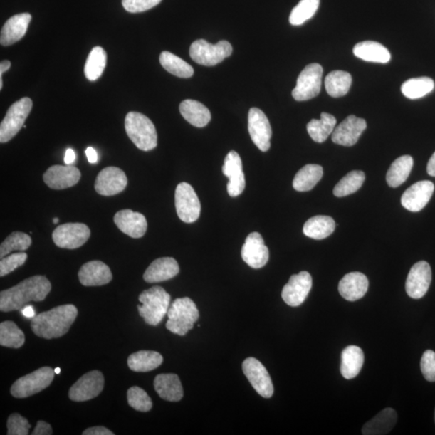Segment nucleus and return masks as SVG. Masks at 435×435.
<instances>
[{"label": "nucleus", "mask_w": 435, "mask_h": 435, "mask_svg": "<svg viewBox=\"0 0 435 435\" xmlns=\"http://www.w3.org/2000/svg\"><path fill=\"white\" fill-rule=\"evenodd\" d=\"M78 309L72 304L57 306L33 318L31 327L36 335L51 340L60 338L69 332L78 316Z\"/></svg>", "instance_id": "f03ea898"}, {"label": "nucleus", "mask_w": 435, "mask_h": 435, "mask_svg": "<svg viewBox=\"0 0 435 435\" xmlns=\"http://www.w3.org/2000/svg\"><path fill=\"white\" fill-rule=\"evenodd\" d=\"M90 236L88 226L81 223H68L58 226L53 232V241L58 247L76 249L88 242Z\"/></svg>", "instance_id": "9b49d317"}, {"label": "nucleus", "mask_w": 435, "mask_h": 435, "mask_svg": "<svg viewBox=\"0 0 435 435\" xmlns=\"http://www.w3.org/2000/svg\"><path fill=\"white\" fill-rule=\"evenodd\" d=\"M22 314L26 318H34L36 312L32 305H26L22 310Z\"/></svg>", "instance_id": "bf43d9fd"}, {"label": "nucleus", "mask_w": 435, "mask_h": 435, "mask_svg": "<svg viewBox=\"0 0 435 435\" xmlns=\"http://www.w3.org/2000/svg\"><path fill=\"white\" fill-rule=\"evenodd\" d=\"M365 180V175L362 171H352L340 181L334 188V194L336 197L342 198L357 192Z\"/></svg>", "instance_id": "37998d69"}, {"label": "nucleus", "mask_w": 435, "mask_h": 435, "mask_svg": "<svg viewBox=\"0 0 435 435\" xmlns=\"http://www.w3.org/2000/svg\"><path fill=\"white\" fill-rule=\"evenodd\" d=\"M434 192V183L421 181L408 188L402 197V205L407 210L419 212L424 209L431 200Z\"/></svg>", "instance_id": "6ab92c4d"}, {"label": "nucleus", "mask_w": 435, "mask_h": 435, "mask_svg": "<svg viewBox=\"0 0 435 435\" xmlns=\"http://www.w3.org/2000/svg\"><path fill=\"white\" fill-rule=\"evenodd\" d=\"M397 414L392 408H386L363 426L364 435H383L389 434L397 424Z\"/></svg>", "instance_id": "c85d7f7f"}, {"label": "nucleus", "mask_w": 435, "mask_h": 435, "mask_svg": "<svg viewBox=\"0 0 435 435\" xmlns=\"http://www.w3.org/2000/svg\"><path fill=\"white\" fill-rule=\"evenodd\" d=\"M323 175V169L318 164H306L300 169L293 181V187L299 192L311 191Z\"/></svg>", "instance_id": "473e14b6"}, {"label": "nucleus", "mask_w": 435, "mask_h": 435, "mask_svg": "<svg viewBox=\"0 0 435 435\" xmlns=\"http://www.w3.org/2000/svg\"><path fill=\"white\" fill-rule=\"evenodd\" d=\"M432 273L430 265L426 261H419L410 269L406 283L408 295L419 299L426 295L430 288Z\"/></svg>", "instance_id": "2eb2a0df"}, {"label": "nucleus", "mask_w": 435, "mask_h": 435, "mask_svg": "<svg viewBox=\"0 0 435 435\" xmlns=\"http://www.w3.org/2000/svg\"><path fill=\"white\" fill-rule=\"evenodd\" d=\"M163 362L160 353L153 351H140L130 355L127 359L128 367L137 372H147L154 370Z\"/></svg>", "instance_id": "f704fd0d"}, {"label": "nucleus", "mask_w": 435, "mask_h": 435, "mask_svg": "<svg viewBox=\"0 0 435 435\" xmlns=\"http://www.w3.org/2000/svg\"><path fill=\"white\" fill-rule=\"evenodd\" d=\"M78 278L84 286H101L112 280L111 269L100 261L84 263L78 272Z\"/></svg>", "instance_id": "b1692460"}, {"label": "nucleus", "mask_w": 435, "mask_h": 435, "mask_svg": "<svg viewBox=\"0 0 435 435\" xmlns=\"http://www.w3.org/2000/svg\"><path fill=\"white\" fill-rule=\"evenodd\" d=\"M75 152L71 149L67 150L65 156V163L71 164L75 161Z\"/></svg>", "instance_id": "4d7b16f0"}, {"label": "nucleus", "mask_w": 435, "mask_h": 435, "mask_svg": "<svg viewBox=\"0 0 435 435\" xmlns=\"http://www.w3.org/2000/svg\"><path fill=\"white\" fill-rule=\"evenodd\" d=\"M320 0H301L291 11L290 23L292 26H302L311 19L320 7Z\"/></svg>", "instance_id": "c03bdc74"}, {"label": "nucleus", "mask_w": 435, "mask_h": 435, "mask_svg": "<svg viewBox=\"0 0 435 435\" xmlns=\"http://www.w3.org/2000/svg\"><path fill=\"white\" fill-rule=\"evenodd\" d=\"M28 259L26 253H17L5 256L0 261V277L3 278L23 265Z\"/></svg>", "instance_id": "de8ad7c7"}, {"label": "nucleus", "mask_w": 435, "mask_h": 435, "mask_svg": "<svg viewBox=\"0 0 435 435\" xmlns=\"http://www.w3.org/2000/svg\"><path fill=\"white\" fill-rule=\"evenodd\" d=\"M53 434L51 426L44 421H38L32 434L33 435H51Z\"/></svg>", "instance_id": "603ef678"}, {"label": "nucleus", "mask_w": 435, "mask_h": 435, "mask_svg": "<svg viewBox=\"0 0 435 435\" xmlns=\"http://www.w3.org/2000/svg\"><path fill=\"white\" fill-rule=\"evenodd\" d=\"M171 297L161 286H153L140 294L139 301L142 305L137 308L140 316L147 324L157 326L168 313Z\"/></svg>", "instance_id": "7ed1b4c3"}, {"label": "nucleus", "mask_w": 435, "mask_h": 435, "mask_svg": "<svg viewBox=\"0 0 435 435\" xmlns=\"http://www.w3.org/2000/svg\"><path fill=\"white\" fill-rule=\"evenodd\" d=\"M107 59V53L100 46H96L90 51L84 69L85 76L89 81H96L102 76Z\"/></svg>", "instance_id": "58836bf2"}, {"label": "nucleus", "mask_w": 435, "mask_h": 435, "mask_svg": "<svg viewBox=\"0 0 435 435\" xmlns=\"http://www.w3.org/2000/svg\"><path fill=\"white\" fill-rule=\"evenodd\" d=\"M53 222L54 224H58L59 222V219L58 218H54L53 220Z\"/></svg>", "instance_id": "680f3d73"}, {"label": "nucleus", "mask_w": 435, "mask_h": 435, "mask_svg": "<svg viewBox=\"0 0 435 435\" xmlns=\"http://www.w3.org/2000/svg\"><path fill=\"white\" fill-rule=\"evenodd\" d=\"M223 173L229 177L228 192L232 198L237 197L244 191L245 179L243 164L240 155L236 151H231L226 155L223 167Z\"/></svg>", "instance_id": "412c9836"}, {"label": "nucleus", "mask_w": 435, "mask_h": 435, "mask_svg": "<svg viewBox=\"0 0 435 435\" xmlns=\"http://www.w3.org/2000/svg\"><path fill=\"white\" fill-rule=\"evenodd\" d=\"M335 229V220L330 216H317L305 222L304 234L315 240H323L332 234Z\"/></svg>", "instance_id": "72a5a7b5"}, {"label": "nucleus", "mask_w": 435, "mask_h": 435, "mask_svg": "<svg viewBox=\"0 0 435 435\" xmlns=\"http://www.w3.org/2000/svg\"><path fill=\"white\" fill-rule=\"evenodd\" d=\"M179 263L172 257H162L151 263L144 273V280L148 283H157L172 279L179 273Z\"/></svg>", "instance_id": "393cba45"}, {"label": "nucleus", "mask_w": 435, "mask_h": 435, "mask_svg": "<svg viewBox=\"0 0 435 435\" xmlns=\"http://www.w3.org/2000/svg\"><path fill=\"white\" fill-rule=\"evenodd\" d=\"M175 206L177 216L184 223L192 224L198 220L201 204L194 188L187 182L177 185L175 192Z\"/></svg>", "instance_id": "9d476101"}, {"label": "nucleus", "mask_w": 435, "mask_h": 435, "mask_svg": "<svg viewBox=\"0 0 435 435\" xmlns=\"http://www.w3.org/2000/svg\"><path fill=\"white\" fill-rule=\"evenodd\" d=\"M365 355L357 346H348L342 352L340 372L342 377L351 379L357 377L362 369Z\"/></svg>", "instance_id": "2f4dec72"}, {"label": "nucleus", "mask_w": 435, "mask_h": 435, "mask_svg": "<svg viewBox=\"0 0 435 435\" xmlns=\"http://www.w3.org/2000/svg\"><path fill=\"white\" fill-rule=\"evenodd\" d=\"M414 165L413 158L406 155L397 158L391 164L386 180L391 187H398L405 182L412 172Z\"/></svg>", "instance_id": "c9c22d12"}, {"label": "nucleus", "mask_w": 435, "mask_h": 435, "mask_svg": "<svg viewBox=\"0 0 435 435\" xmlns=\"http://www.w3.org/2000/svg\"><path fill=\"white\" fill-rule=\"evenodd\" d=\"M355 57L370 63H388L391 59L389 51L382 44L376 41H362L358 43L353 48Z\"/></svg>", "instance_id": "7c9ffc66"}, {"label": "nucleus", "mask_w": 435, "mask_h": 435, "mask_svg": "<svg viewBox=\"0 0 435 435\" xmlns=\"http://www.w3.org/2000/svg\"><path fill=\"white\" fill-rule=\"evenodd\" d=\"M427 173L430 176L435 177V152L427 164Z\"/></svg>", "instance_id": "13d9d810"}, {"label": "nucleus", "mask_w": 435, "mask_h": 435, "mask_svg": "<svg viewBox=\"0 0 435 435\" xmlns=\"http://www.w3.org/2000/svg\"><path fill=\"white\" fill-rule=\"evenodd\" d=\"M33 108V101L23 98L12 104L0 125V142L7 143L16 136Z\"/></svg>", "instance_id": "0eeeda50"}, {"label": "nucleus", "mask_w": 435, "mask_h": 435, "mask_svg": "<svg viewBox=\"0 0 435 435\" xmlns=\"http://www.w3.org/2000/svg\"><path fill=\"white\" fill-rule=\"evenodd\" d=\"M367 122L364 119L355 115H349L332 133L335 144L351 147L357 144L359 138L366 130Z\"/></svg>", "instance_id": "aec40b11"}, {"label": "nucleus", "mask_w": 435, "mask_h": 435, "mask_svg": "<svg viewBox=\"0 0 435 435\" xmlns=\"http://www.w3.org/2000/svg\"><path fill=\"white\" fill-rule=\"evenodd\" d=\"M51 288V281L45 276H33L23 280L0 293V310L3 312L20 310L30 302L44 301Z\"/></svg>", "instance_id": "f257e3e1"}, {"label": "nucleus", "mask_w": 435, "mask_h": 435, "mask_svg": "<svg viewBox=\"0 0 435 435\" xmlns=\"http://www.w3.org/2000/svg\"><path fill=\"white\" fill-rule=\"evenodd\" d=\"M154 388L158 395L168 402H179L184 395L180 379L174 373L157 376L154 379Z\"/></svg>", "instance_id": "cd10ccee"}, {"label": "nucleus", "mask_w": 435, "mask_h": 435, "mask_svg": "<svg viewBox=\"0 0 435 435\" xmlns=\"http://www.w3.org/2000/svg\"><path fill=\"white\" fill-rule=\"evenodd\" d=\"M32 16L29 14H21L11 16L4 23L0 36V44L9 46L21 41L26 34Z\"/></svg>", "instance_id": "a878e982"}, {"label": "nucleus", "mask_w": 435, "mask_h": 435, "mask_svg": "<svg viewBox=\"0 0 435 435\" xmlns=\"http://www.w3.org/2000/svg\"><path fill=\"white\" fill-rule=\"evenodd\" d=\"M323 67L313 63L305 66L300 73L295 88L292 91L293 99L297 101H306L320 93L322 87Z\"/></svg>", "instance_id": "1a4fd4ad"}, {"label": "nucleus", "mask_w": 435, "mask_h": 435, "mask_svg": "<svg viewBox=\"0 0 435 435\" xmlns=\"http://www.w3.org/2000/svg\"><path fill=\"white\" fill-rule=\"evenodd\" d=\"M55 372L51 367H43L24 376L12 384L11 394L16 398H26L40 393L53 381Z\"/></svg>", "instance_id": "423d86ee"}, {"label": "nucleus", "mask_w": 435, "mask_h": 435, "mask_svg": "<svg viewBox=\"0 0 435 435\" xmlns=\"http://www.w3.org/2000/svg\"><path fill=\"white\" fill-rule=\"evenodd\" d=\"M167 315L169 320L167 328L169 332L181 336L186 335L199 318L197 306L189 298L176 299L169 308Z\"/></svg>", "instance_id": "39448f33"}, {"label": "nucleus", "mask_w": 435, "mask_h": 435, "mask_svg": "<svg viewBox=\"0 0 435 435\" xmlns=\"http://www.w3.org/2000/svg\"><path fill=\"white\" fill-rule=\"evenodd\" d=\"M312 288V278L308 272L303 271L293 275L289 283L283 288L281 297L284 302L293 308L302 305Z\"/></svg>", "instance_id": "dca6fc26"}, {"label": "nucleus", "mask_w": 435, "mask_h": 435, "mask_svg": "<svg viewBox=\"0 0 435 435\" xmlns=\"http://www.w3.org/2000/svg\"><path fill=\"white\" fill-rule=\"evenodd\" d=\"M128 137L142 151L154 150L157 146V132L153 122L142 113L132 112L125 117Z\"/></svg>", "instance_id": "20e7f679"}, {"label": "nucleus", "mask_w": 435, "mask_h": 435, "mask_svg": "<svg viewBox=\"0 0 435 435\" xmlns=\"http://www.w3.org/2000/svg\"><path fill=\"white\" fill-rule=\"evenodd\" d=\"M127 402L134 409L140 412H148L152 407L150 397L142 388L134 386L127 391Z\"/></svg>", "instance_id": "49530a36"}, {"label": "nucleus", "mask_w": 435, "mask_h": 435, "mask_svg": "<svg viewBox=\"0 0 435 435\" xmlns=\"http://www.w3.org/2000/svg\"><path fill=\"white\" fill-rule=\"evenodd\" d=\"M104 387V377L100 371L85 373L72 386L69 392L70 399L82 402L99 396Z\"/></svg>", "instance_id": "f8f14e48"}, {"label": "nucleus", "mask_w": 435, "mask_h": 435, "mask_svg": "<svg viewBox=\"0 0 435 435\" xmlns=\"http://www.w3.org/2000/svg\"><path fill=\"white\" fill-rule=\"evenodd\" d=\"M369 289V280L362 273H347L340 281V295L349 302L357 301L362 298Z\"/></svg>", "instance_id": "bb28decb"}, {"label": "nucleus", "mask_w": 435, "mask_h": 435, "mask_svg": "<svg viewBox=\"0 0 435 435\" xmlns=\"http://www.w3.org/2000/svg\"><path fill=\"white\" fill-rule=\"evenodd\" d=\"M162 0H122V7L132 14H138L156 7Z\"/></svg>", "instance_id": "8fccbe9b"}, {"label": "nucleus", "mask_w": 435, "mask_h": 435, "mask_svg": "<svg viewBox=\"0 0 435 435\" xmlns=\"http://www.w3.org/2000/svg\"><path fill=\"white\" fill-rule=\"evenodd\" d=\"M83 435H114L115 434L108 430L106 427L95 426L87 429L83 433Z\"/></svg>", "instance_id": "864d4df0"}, {"label": "nucleus", "mask_w": 435, "mask_h": 435, "mask_svg": "<svg viewBox=\"0 0 435 435\" xmlns=\"http://www.w3.org/2000/svg\"><path fill=\"white\" fill-rule=\"evenodd\" d=\"M31 425L26 418L19 414H12L8 420V435H27Z\"/></svg>", "instance_id": "09e8293b"}, {"label": "nucleus", "mask_w": 435, "mask_h": 435, "mask_svg": "<svg viewBox=\"0 0 435 435\" xmlns=\"http://www.w3.org/2000/svg\"><path fill=\"white\" fill-rule=\"evenodd\" d=\"M54 372H55V374H60V372H61L60 367H56V369L54 370Z\"/></svg>", "instance_id": "052dcab7"}, {"label": "nucleus", "mask_w": 435, "mask_h": 435, "mask_svg": "<svg viewBox=\"0 0 435 435\" xmlns=\"http://www.w3.org/2000/svg\"><path fill=\"white\" fill-rule=\"evenodd\" d=\"M421 370L426 381L435 382V352L434 351L427 350L422 355Z\"/></svg>", "instance_id": "3c124183"}, {"label": "nucleus", "mask_w": 435, "mask_h": 435, "mask_svg": "<svg viewBox=\"0 0 435 435\" xmlns=\"http://www.w3.org/2000/svg\"><path fill=\"white\" fill-rule=\"evenodd\" d=\"M26 342L22 330L11 321L0 323V345L6 347L20 348Z\"/></svg>", "instance_id": "79ce46f5"}, {"label": "nucleus", "mask_w": 435, "mask_h": 435, "mask_svg": "<svg viewBox=\"0 0 435 435\" xmlns=\"http://www.w3.org/2000/svg\"><path fill=\"white\" fill-rule=\"evenodd\" d=\"M114 222L122 232L134 239L143 237L148 228L144 214L132 210H122L116 213Z\"/></svg>", "instance_id": "5701e85b"}, {"label": "nucleus", "mask_w": 435, "mask_h": 435, "mask_svg": "<svg viewBox=\"0 0 435 435\" xmlns=\"http://www.w3.org/2000/svg\"><path fill=\"white\" fill-rule=\"evenodd\" d=\"M336 125V119L332 115L323 112L320 120H312L308 125V132L314 142L323 143L333 133Z\"/></svg>", "instance_id": "e433bc0d"}, {"label": "nucleus", "mask_w": 435, "mask_h": 435, "mask_svg": "<svg viewBox=\"0 0 435 435\" xmlns=\"http://www.w3.org/2000/svg\"><path fill=\"white\" fill-rule=\"evenodd\" d=\"M434 88L433 79L427 77H421L409 79L402 85V92L409 100L420 99L424 97Z\"/></svg>", "instance_id": "a19ab883"}, {"label": "nucleus", "mask_w": 435, "mask_h": 435, "mask_svg": "<svg viewBox=\"0 0 435 435\" xmlns=\"http://www.w3.org/2000/svg\"><path fill=\"white\" fill-rule=\"evenodd\" d=\"M248 132L253 143L262 152L271 149L272 128L271 122L261 109L253 108L248 113Z\"/></svg>", "instance_id": "4468645a"}, {"label": "nucleus", "mask_w": 435, "mask_h": 435, "mask_svg": "<svg viewBox=\"0 0 435 435\" xmlns=\"http://www.w3.org/2000/svg\"><path fill=\"white\" fill-rule=\"evenodd\" d=\"M127 185L125 173L117 167H107L98 174L95 191L103 196H113L124 192Z\"/></svg>", "instance_id": "f3484780"}, {"label": "nucleus", "mask_w": 435, "mask_h": 435, "mask_svg": "<svg viewBox=\"0 0 435 435\" xmlns=\"http://www.w3.org/2000/svg\"><path fill=\"white\" fill-rule=\"evenodd\" d=\"M434 420H435V412H434Z\"/></svg>", "instance_id": "e2e57ef3"}, {"label": "nucleus", "mask_w": 435, "mask_h": 435, "mask_svg": "<svg viewBox=\"0 0 435 435\" xmlns=\"http://www.w3.org/2000/svg\"><path fill=\"white\" fill-rule=\"evenodd\" d=\"M179 110L182 117L194 127H206L211 120L209 109L196 100H184L180 104Z\"/></svg>", "instance_id": "c756f323"}, {"label": "nucleus", "mask_w": 435, "mask_h": 435, "mask_svg": "<svg viewBox=\"0 0 435 435\" xmlns=\"http://www.w3.org/2000/svg\"><path fill=\"white\" fill-rule=\"evenodd\" d=\"M243 261L251 268H261L269 259V251L258 232L251 233L245 240L241 250Z\"/></svg>", "instance_id": "a211bd4d"}, {"label": "nucleus", "mask_w": 435, "mask_h": 435, "mask_svg": "<svg viewBox=\"0 0 435 435\" xmlns=\"http://www.w3.org/2000/svg\"><path fill=\"white\" fill-rule=\"evenodd\" d=\"M352 78L350 73L335 70L330 72L325 79V87L330 96L339 98L345 96L350 90Z\"/></svg>", "instance_id": "4c0bfd02"}, {"label": "nucleus", "mask_w": 435, "mask_h": 435, "mask_svg": "<svg viewBox=\"0 0 435 435\" xmlns=\"http://www.w3.org/2000/svg\"><path fill=\"white\" fill-rule=\"evenodd\" d=\"M160 63L165 70L174 76L188 78L194 75L193 67L172 53L162 52L160 55Z\"/></svg>", "instance_id": "ea45409f"}, {"label": "nucleus", "mask_w": 435, "mask_h": 435, "mask_svg": "<svg viewBox=\"0 0 435 435\" xmlns=\"http://www.w3.org/2000/svg\"><path fill=\"white\" fill-rule=\"evenodd\" d=\"M85 154H87L88 162L91 164H95L98 161V154L95 149L89 147L87 150H85Z\"/></svg>", "instance_id": "6e6d98bb"}, {"label": "nucleus", "mask_w": 435, "mask_h": 435, "mask_svg": "<svg viewBox=\"0 0 435 435\" xmlns=\"http://www.w3.org/2000/svg\"><path fill=\"white\" fill-rule=\"evenodd\" d=\"M32 244V239L26 233L21 231L12 232L0 246V257L4 258L14 251H26Z\"/></svg>", "instance_id": "a18cd8bd"}, {"label": "nucleus", "mask_w": 435, "mask_h": 435, "mask_svg": "<svg viewBox=\"0 0 435 435\" xmlns=\"http://www.w3.org/2000/svg\"><path fill=\"white\" fill-rule=\"evenodd\" d=\"M232 46L229 41H220L216 45H211L205 40L193 42L189 48L191 58L201 65L214 66L231 56Z\"/></svg>", "instance_id": "6e6552de"}, {"label": "nucleus", "mask_w": 435, "mask_h": 435, "mask_svg": "<svg viewBox=\"0 0 435 435\" xmlns=\"http://www.w3.org/2000/svg\"><path fill=\"white\" fill-rule=\"evenodd\" d=\"M243 371L254 389L261 397L271 398L274 392L273 384L266 367L258 360L247 358L243 363Z\"/></svg>", "instance_id": "ddd939ff"}, {"label": "nucleus", "mask_w": 435, "mask_h": 435, "mask_svg": "<svg viewBox=\"0 0 435 435\" xmlns=\"http://www.w3.org/2000/svg\"><path fill=\"white\" fill-rule=\"evenodd\" d=\"M81 179V172L75 167L53 165L43 175L46 185L53 189H64L75 186Z\"/></svg>", "instance_id": "4be33fe9"}, {"label": "nucleus", "mask_w": 435, "mask_h": 435, "mask_svg": "<svg viewBox=\"0 0 435 435\" xmlns=\"http://www.w3.org/2000/svg\"><path fill=\"white\" fill-rule=\"evenodd\" d=\"M11 67V63L9 61H3L1 63H0V89L3 88V75L4 73L9 70Z\"/></svg>", "instance_id": "5fc2aeb1"}]
</instances>
